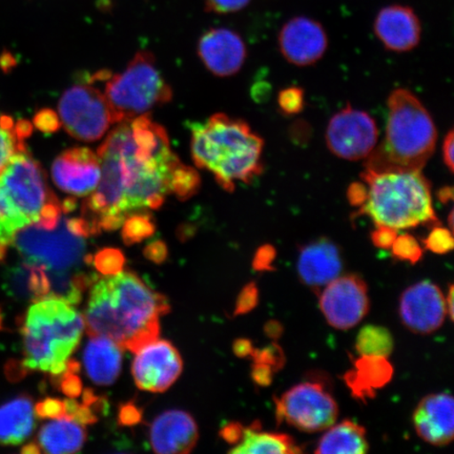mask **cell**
Wrapping results in <instances>:
<instances>
[{
	"instance_id": "52a82bcc",
	"label": "cell",
	"mask_w": 454,
	"mask_h": 454,
	"mask_svg": "<svg viewBox=\"0 0 454 454\" xmlns=\"http://www.w3.org/2000/svg\"><path fill=\"white\" fill-rule=\"evenodd\" d=\"M361 179L367 184V199L354 217L368 215L378 225L395 230L436 225L431 184L419 172L373 173L364 170Z\"/></svg>"
},
{
	"instance_id": "484cf974",
	"label": "cell",
	"mask_w": 454,
	"mask_h": 454,
	"mask_svg": "<svg viewBox=\"0 0 454 454\" xmlns=\"http://www.w3.org/2000/svg\"><path fill=\"white\" fill-rule=\"evenodd\" d=\"M85 438L87 434L82 425L64 416L43 426L37 436V446L41 451L48 453H75L82 450Z\"/></svg>"
},
{
	"instance_id": "f5cc1de1",
	"label": "cell",
	"mask_w": 454,
	"mask_h": 454,
	"mask_svg": "<svg viewBox=\"0 0 454 454\" xmlns=\"http://www.w3.org/2000/svg\"><path fill=\"white\" fill-rule=\"evenodd\" d=\"M453 152H454V132L453 129H450V132L447 133L444 142H442V160H444L445 166L448 169L450 170V173H453L454 164H453Z\"/></svg>"
},
{
	"instance_id": "6f0895ef",
	"label": "cell",
	"mask_w": 454,
	"mask_h": 454,
	"mask_svg": "<svg viewBox=\"0 0 454 454\" xmlns=\"http://www.w3.org/2000/svg\"><path fill=\"white\" fill-rule=\"evenodd\" d=\"M453 286H450V291H448L446 300L447 315H450V320H453Z\"/></svg>"
},
{
	"instance_id": "7c38bea8",
	"label": "cell",
	"mask_w": 454,
	"mask_h": 454,
	"mask_svg": "<svg viewBox=\"0 0 454 454\" xmlns=\"http://www.w3.org/2000/svg\"><path fill=\"white\" fill-rule=\"evenodd\" d=\"M379 133L376 121L368 113L348 105L332 117L325 140L328 150L334 156L359 161L376 149Z\"/></svg>"
},
{
	"instance_id": "7a4b0ae2",
	"label": "cell",
	"mask_w": 454,
	"mask_h": 454,
	"mask_svg": "<svg viewBox=\"0 0 454 454\" xmlns=\"http://www.w3.org/2000/svg\"><path fill=\"white\" fill-rule=\"evenodd\" d=\"M169 311L168 301L153 292L132 271L96 280L84 325L89 336L106 337L136 354L158 340L159 319Z\"/></svg>"
},
{
	"instance_id": "f1b7e54d",
	"label": "cell",
	"mask_w": 454,
	"mask_h": 454,
	"mask_svg": "<svg viewBox=\"0 0 454 454\" xmlns=\"http://www.w3.org/2000/svg\"><path fill=\"white\" fill-rule=\"evenodd\" d=\"M296 441L286 434L264 433L258 422L246 427L239 444L230 450L235 454H294L302 452Z\"/></svg>"
},
{
	"instance_id": "8fae6325",
	"label": "cell",
	"mask_w": 454,
	"mask_h": 454,
	"mask_svg": "<svg viewBox=\"0 0 454 454\" xmlns=\"http://www.w3.org/2000/svg\"><path fill=\"white\" fill-rule=\"evenodd\" d=\"M61 126L72 137L92 142L104 137L114 122L105 94L89 83L74 84L59 105Z\"/></svg>"
},
{
	"instance_id": "7bdbcfd3",
	"label": "cell",
	"mask_w": 454,
	"mask_h": 454,
	"mask_svg": "<svg viewBox=\"0 0 454 454\" xmlns=\"http://www.w3.org/2000/svg\"><path fill=\"white\" fill-rule=\"evenodd\" d=\"M33 127H35L41 132L52 134L57 132L61 127L59 114L52 110L44 109L36 113L33 119Z\"/></svg>"
},
{
	"instance_id": "5b68a950",
	"label": "cell",
	"mask_w": 454,
	"mask_h": 454,
	"mask_svg": "<svg viewBox=\"0 0 454 454\" xmlns=\"http://www.w3.org/2000/svg\"><path fill=\"white\" fill-rule=\"evenodd\" d=\"M385 137L366 158L373 173L419 172L434 155L438 138L435 124L416 95L396 89L387 100Z\"/></svg>"
},
{
	"instance_id": "d6986e66",
	"label": "cell",
	"mask_w": 454,
	"mask_h": 454,
	"mask_svg": "<svg viewBox=\"0 0 454 454\" xmlns=\"http://www.w3.org/2000/svg\"><path fill=\"white\" fill-rule=\"evenodd\" d=\"M373 31L385 49L395 53L410 52L421 42L422 26L413 9L391 4L380 10Z\"/></svg>"
},
{
	"instance_id": "44dd1931",
	"label": "cell",
	"mask_w": 454,
	"mask_h": 454,
	"mask_svg": "<svg viewBox=\"0 0 454 454\" xmlns=\"http://www.w3.org/2000/svg\"><path fill=\"white\" fill-rule=\"evenodd\" d=\"M419 438L434 446H446L454 436V402L450 394L425 396L413 412Z\"/></svg>"
},
{
	"instance_id": "30bf717a",
	"label": "cell",
	"mask_w": 454,
	"mask_h": 454,
	"mask_svg": "<svg viewBox=\"0 0 454 454\" xmlns=\"http://www.w3.org/2000/svg\"><path fill=\"white\" fill-rule=\"evenodd\" d=\"M12 246L27 263L42 265L47 270H69L82 262L85 242L69 230L67 218H60L53 229L33 224L17 232Z\"/></svg>"
},
{
	"instance_id": "ba28073f",
	"label": "cell",
	"mask_w": 454,
	"mask_h": 454,
	"mask_svg": "<svg viewBox=\"0 0 454 454\" xmlns=\"http://www.w3.org/2000/svg\"><path fill=\"white\" fill-rule=\"evenodd\" d=\"M105 96L114 122L121 123L147 115L156 106L168 104L173 92L157 69L154 56L141 51L126 70L109 77Z\"/></svg>"
},
{
	"instance_id": "11a10c76",
	"label": "cell",
	"mask_w": 454,
	"mask_h": 454,
	"mask_svg": "<svg viewBox=\"0 0 454 454\" xmlns=\"http://www.w3.org/2000/svg\"><path fill=\"white\" fill-rule=\"evenodd\" d=\"M264 333L266 337L272 340H278L282 337L284 327L278 320H270L265 323Z\"/></svg>"
},
{
	"instance_id": "c3c4849f",
	"label": "cell",
	"mask_w": 454,
	"mask_h": 454,
	"mask_svg": "<svg viewBox=\"0 0 454 454\" xmlns=\"http://www.w3.org/2000/svg\"><path fill=\"white\" fill-rule=\"evenodd\" d=\"M145 257L152 262L161 264L168 259V251L167 244L161 240L153 241L145 248Z\"/></svg>"
},
{
	"instance_id": "83f0119b",
	"label": "cell",
	"mask_w": 454,
	"mask_h": 454,
	"mask_svg": "<svg viewBox=\"0 0 454 454\" xmlns=\"http://www.w3.org/2000/svg\"><path fill=\"white\" fill-rule=\"evenodd\" d=\"M7 286L12 296L33 302L50 296L51 283L42 265L25 262L10 269Z\"/></svg>"
},
{
	"instance_id": "f6af8a7d",
	"label": "cell",
	"mask_w": 454,
	"mask_h": 454,
	"mask_svg": "<svg viewBox=\"0 0 454 454\" xmlns=\"http://www.w3.org/2000/svg\"><path fill=\"white\" fill-rule=\"evenodd\" d=\"M277 257L276 248L270 244L260 247L253 259V268L257 271L274 270V262Z\"/></svg>"
},
{
	"instance_id": "6da1fadb",
	"label": "cell",
	"mask_w": 454,
	"mask_h": 454,
	"mask_svg": "<svg viewBox=\"0 0 454 454\" xmlns=\"http://www.w3.org/2000/svg\"><path fill=\"white\" fill-rule=\"evenodd\" d=\"M101 177L85 199L82 217L96 235L119 229L129 215L160 208L180 160L167 130L149 114L119 123L99 146Z\"/></svg>"
},
{
	"instance_id": "7402d4cb",
	"label": "cell",
	"mask_w": 454,
	"mask_h": 454,
	"mask_svg": "<svg viewBox=\"0 0 454 454\" xmlns=\"http://www.w3.org/2000/svg\"><path fill=\"white\" fill-rule=\"evenodd\" d=\"M198 438L195 419L184 411L164 412L151 426V444L156 453H189L194 450Z\"/></svg>"
},
{
	"instance_id": "db71d44e",
	"label": "cell",
	"mask_w": 454,
	"mask_h": 454,
	"mask_svg": "<svg viewBox=\"0 0 454 454\" xmlns=\"http://www.w3.org/2000/svg\"><path fill=\"white\" fill-rule=\"evenodd\" d=\"M234 353L237 356L247 357L251 356L254 351V346L251 340L247 339H238L232 346Z\"/></svg>"
},
{
	"instance_id": "e575fe53",
	"label": "cell",
	"mask_w": 454,
	"mask_h": 454,
	"mask_svg": "<svg viewBox=\"0 0 454 454\" xmlns=\"http://www.w3.org/2000/svg\"><path fill=\"white\" fill-rule=\"evenodd\" d=\"M96 270L102 275L114 276L119 274L123 270L126 258L121 251L116 248L101 249L92 258Z\"/></svg>"
},
{
	"instance_id": "f546056e",
	"label": "cell",
	"mask_w": 454,
	"mask_h": 454,
	"mask_svg": "<svg viewBox=\"0 0 454 454\" xmlns=\"http://www.w3.org/2000/svg\"><path fill=\"white\" fill-rule=\"evenodd\" d=\"M33 124L20 119L0 116V173L21 151L27 149L26 140L33 132Z\"/></svg>"
},
{
	"instance_id": "1f68e13d",
	"label": "cell",
	"mask_w": 454,
	"mask_h": 454,
	"mask_svg": "<svg viewBox=\"0 0 454 454\" xmlns=\"http://www.w3.org/2000/svg\"><path fill=\"white\" fill-rule=\"evenodd\" d=\"M155 223L147 212H140L129 215L124 220L122 239L127 246L139 243L155 232Z\"/></svg>"
},
{
	"instance_id": "9a60e30c",
	"label": "cell",
	"mask_w": 454,
	"mask_h": 454,
	"mask_svg": "<svg viewBox=\"0 0 454 454\" xmlns=\"http://www.w3.org/2000/svg\"><path fill=\"white\" fill-rule=\"evenodd\" d=\"M399 314L403 325L414 333L429 334L438 331L447 317L444 294L433 282L414 284L402 294Z\"/></svg>"
},
{
	"instance_id": "ab89813d",
	"label": "cell",
	"mask_w": 454,
	"mask_h": 454,
	"mask_svg": "<svg viewBox=\"0 0 454 454\" xmlns=\"http://www.w3.org/2000/svg\"><path fill=\"white\" fill-rule=\"evenodd\" d=\"M53 383L59 386L62 393L67 396L75 399L82 395V383L79 379L77 373L66 371L59 374V376H53Z\"/></svg>"
},
{
	"instance_id": "680465c9",
	"label": "cell",
	"mask_w": 454,
	"mask_h": 454,
	"mask_svg": "<svg viewBox=\"0 0 454 454\" xmlns=\"http://www.w3.org/2000/svg\"><path fill=\"white\" fill-rule=\"evenodd\" d=\"M22 453H27V454H34V453H41V450H39V447L35 442H31V444H28L22 448L21 450Z\"/></svg>"
},
{
	"instance_id": "b9f144b4",
	"label": "cell",
	"mask_w": 454,
	"mask_h": 454,
	"mask_svg": "<svg viewBox=\"0 0 454 454\" xmlns=\"http://www.w3.org/2000/svg\"><path fill=\"white\" fill-rule=\"evenodd\" d=\"M252 0H204L208 12L215 14H231L246 9Z\"/></svg>"
},
{
	"instance_id": "836d02e7",
	"label": "cell",
	"mask_w": 454,
	"mask_h": 454,
	"mask_svg": "<svg viewBox=\"0 0 454 454\" xmlns=\"http://www.w3.org/2000/svg\"><path fill=\"white\" fill-rule=\"evenodd\" d=\"M390 248L394 257L399 261L416 264L423 258L421 244L410 234L397 236Z\"/></svg>"
},
{
	"instance_id": "f907efd6",
	"label": "cell",
	"mask_w": 454,
	"mask_h": 454,
	"mask_svg": "<svg viewBox=\"0 0 454 454\" xmlns=\"http://www.w3.org/2000/svg\"><path fill=\"white\" fill-rule=\"evenodd\" d=\"M246 427L240 423L231 422L220 431V436L231 445H237L242 441Z\"/></svg>"
},
{
	"instance_id": "91938a15",
	"label": "cell",
	"mask_w": 454,
	"mask_h": 454,
	"mask_svg": "<svg viewBox=\"0 0 454 454\" xmlns=\"http://www.w3.org/2000/svg\"><path fill=\"white\" fill-rule=\"evenodd\" d=\"M448 223H450V230L453 231V211L448 215Z\"/></svg>"
},
{
	"instance_id": "7dc6e473",
	"label": "cell",
	"mask_w": 454,
	"mask_h": 454,
	"mask_svg": "<svg viewBox=\"0 0 454 454\" xmlns=\"http://www.w3.org/2000/svg\"><path fill=\"white\" fill-rule=\"evenodd\" d=\"M142 411L134 403L129 402L119 407L118 423L121 426H134L142 421Z\"/></svg>"
},
{
	"instance_id": "2e32d148",
	"label": "cell",
	"mask_w": 454,
	"mask_h": 454,
	"mask_svg": "<svg viewBox=\"0 0 454 454\" xmlns=\"http://www.w3.org/2000/svg\"><path fill=\"white\" fill-rule=\"evenodd\" d=\"M279 50L289 64L297 67L315 65L325 55L328 37L325 27L316 20L297 16L281 27L278 36Z\"/></svg>"
},
{
	"instance_id": "8d00e7d4",
	"label": "cell",
	"mask_w": 454,
	"mask_h": 454,
	"mask_svg": "<svg viewBox=\"0 0 454 454\" xmlns=\"http://www.w3.org/2000/svg\"><path fill=\"white\" fill-rule=\"evenodd\" d=\"M278 106L286 115H297L304 110V90L299 87L283 89L278 95Z\"/></svg>"
},
{
	"instance_id": "bcb514c9",
	"label": "cell",
	"mask_w": 454,
	"mask_h": 454,
	"mask_svg": "<svg viewBox=\"0 0 454 454\" xmlns=\"http://www.w3.org/2000/svg\"><path fill=\"white\" fill-rule=\"evenodd\" d=\"M396 237V230L385 225H378L371 236L373 246L381 249H389L393 247Z\"/></svg>"
},
{
	"instance_id": "60d3db41",
	"label": "cell",
	"mask_w": 454,
	"mask_h": 454,
	"mask_svg": "<svg viewBox=\"0 0 454 454\" xmlns=\"http://www.w3.org/2000/svg\"><path fill=\"white\" fill-rule=\"evenodd\" d=\"M64 402L66 416L71 418L74 421L82 425L94 424L98 421L96 413L90 411L88 406L78 404V403L74 400H67Z\"/></svg>"
},
{
	"instance_id": "5bb4252c",
	"label": "cell",
	"mask_w": 454,
	"mask_h": 454,
	"mask_svg": "<svg viewBox=\"0 0 454 454\" xmlns=\"http://www.w3.org/2000/svg\"><path fill=\"white\" fill-rule=\"evenodd\" d=\"M136 354L132 372L136 385L142 390L163 393L183 372V359L168 340H156Z\"/></svg>"
},
{
	"instance_id": "d6a6232c",
	"label": "cell",
	"mask_w": 454,
	"mask_h": 454,
	"mask_svg": "<svg viewBox=\"0 0 454 454\" xmlns=\"http://www.w3.org/2000/svg\"><path fill=\"white\" fill-rule=\"evenodd\" d=\"M200 185L201 180L196 170L180 162L170 181V194H175L180 200H186L196 194Z\"/></svg>"
},
{
	"instance_id": "4dcf8cb0",
	"label": "cell",
	"mask_w": 454,
	"mask_h": 454,
	"mask_svg": "<svg viewBox=\"0 0 454 454\" xmlns=\"http://www.w3.org/2000/svg\"><path fill=\"white\" fill-rule=\"evenodd\" d=\"M394 338L387 328L366 325L357 333L356 350L361 356L387 357L394 350Z\"/></svg>"
},
{
	"instance_id": "f35d334b",
	"label": "cell",
	"mask_w": 454,
	"mask_h": 454,
	"mask_svg": "<svg viewBox=\"0 0 454 454\" xmlns=\"http://www.w3.org/2000/svg\"><path fill=\"white\" fill-rule=\"evenodd\" d=\"M259 303V289L255 283L251 282L247 284L242 288L239 296L237 298L236 308L234 310L235 316H241L248 314L255 309Z\"/></svg>"
},
{
	"instance_id": "9f6ffc18",
	"label": "cell",
	"mask_w": 454,
	"mask_h": 454,
	"mask_svg": "<svg viewBox=\"0 0 454 454\" xmlns=\"http://www.w3.org/2000/svg\"><path fill=\"white\" fill-rule=\"evenodd\" d=\"M439 201L442 204H446L453 200V187L452 186H444L439 190L438 194Z\"/></svg>"
},
{
	"instance_id": "d4e9b609",
	"label": "cell",
	"mask_w": 454,
	"mask_h": 454,
	"mask_svg": "<svg viewBox=\"0 0 454 454\" xmlns=\"http://www.w3.org/2000/svg\"><path fill=\"white\" fill-rule=\"evenodd\" d=\"M30 396L20 395L0 406V444L16 446L24 442L35 427Z\"/></svg>"
},
{
	"instance_id": "74e56055",
	"label": "cell",
	"mask_w": 454,
	"mask_h": 454,
	"mask_svg": "<svg viewBox=\"0 0 454 454\" xmlns=\"http://www.w3.org/2000/svg\"><path fill=\"white\" fill-rule=\"evenodd\" d=\"M254 362L263 363L275 372L280 371L286 365V357L280 345L271 343L262 349H254L251 356Z\"/></svg>"
},
{
	"instance_id": "3957f363",
	"label": "cell",
	"mask_w": 454,
	"mask_h": 454,
	"mask_svg": "<svg viewBox=\"0 0 454 454\" xmlns=\"http://www.w3.org/2000/svg\"><path fill=\"white\" fill-rule=\"evenodd\" d=\"M192 156L226 192L236 183L252 184L263 173L264 140L241 119L218 113L203 123L192 124Z\"/></svg>"
},
{
	"instance_id": "e0dca14e",
	"label": "cell",
	"mask_w": 454,
	"mask_h": 454,
	"mask_svg": "<svg viewBox=\"0 0 454 454\" xmlns=\"http://www.w3.org/2000/svg\"><path fill=\"white\" fill-rule=\"evenodd\" d=\"M100 177V158L88 147L65 151L52 164L54 184L72 196H89L98 187Z\"/></svg>"
},
{
	"instance_id": "8992f818",
	"label": "cell",
	"mask_w": 454,
	"mask_h": 454,
	"mask_svg": "<svg viewBox=\"0 0 454 454\" xmlns=\"http://www.w3.org/2000/svg\"><path fill=\"white\" fill-rule=\"evenodd\" d=\"M83 317L64 299L48 296L28 309L21 326L25 371L59 376L81 342Z\"/></svg>"
},
{
	"instance_id": "d590c367",
	"label": "cell",
	"mask_w": 454,
	"mask_h": 454,
	"mask_svg": "<svg viewBox=\"0 0 454 454\" xmlns=\"http://www.w3.org/2000/svg\"><path fill=\"white\" fill-rule=\"evenodd\" d=\"M424 247L431 253L445 254L453 249L452 231L445 227L435 225L423 239Z\"/></svg>"
},
{
	"instance_id": "603a6c76",
	"label": "cell",
	"mask_w": 454,
	"mask_h": 454,
	"mask_svg": "<svg viewBox=\"0 0 454 454\" xmlns=\"http://www.w3.org/2000/svg\"><path fill=\"white\" fill-rule=\"evenodd\" d=\"M394 376V367L387 357L361 356L354 367L345 373L344 381L356 400L367 403L377 391L385 387Z\"/></svg>"
},
{
	"instance_id": "4316f807",
	"label": "cell",
	"mask_w": 454,
	"mask_h": 454,
	"mask_svg": "<svg viewBox=\"0 0 454 454\" xmlns=\"http://www.w3.org/2000/svg\"><path fill=\"white\" fill-rule=\"evenodd\" d=\"M328 429L317 442L316 453L365 454L369 451L366 430L363 426L346 419Z\"/></svg>"
},
{
	"instance_id": "816d5d0a",
	"label": "cell",
	"mask_w": 454,
	"mask_h": 454,
	"mask_svg": "<svg viewBox=\"0 0 454 454\" xmlns=\"http://www.w3.org/2000/svg\"><path fill=\"white\" fill-rule=\"evenodd\" d=\"M368 190L365 184L355 183L348 190V199L351 206L360 207L365 203Z\"/></svg>"
},
{
	"instance_id": "ffe728a7",
	"label": "cell",
	"mask_w": 454,
	"mask_h": 454,
	"mask_svg": "<svg viewBox=\"0 0 454 454\" xmlns=\"http://www.w3.org/2000/svg\"><path fill=\"white\" fill-rule=\"evenodd\" d=\"M343 265L340 247L328 238L322 237L300 248L297 272L306 286L320 291L340 275Z\"/></svg>"
},
{
	"instance_id": "681fc988",
	"label": "cell",
	"mask_w": 454,
	"mask_h": 454,
	"mask_svg": "<svg viewBox=\"0 0 454 454\" xmlns=\"http://www.w3.org/2000/svg\"><path fill=\"white\" fill-rule=\"evenodd\" d=\"M274 369L270 366L254 362L252 368L253 381L261 387H268L274 379Z\"/></svg>"
},
{
	"instance_id": "cb8c5ba5",
	"label": "cell",
	"mask_w": 454,
	"mask_h": 454,
	"mask_svg": "<svg viewBox=\"0 0 454 454\" xmlns=\"http://www.w3.org/2000/svg\"><path fill=\"white\" fill-rule=\"evenodd\" d=\"M88 376L95 384L111 385L121 373L122 348L113 340L92 336L83 356Z\"/></svg>"
},
{
	"instance_id": "ee69618b",
	"label": "cell",
	"mask_w": 454,
	"mask_h": 454,
	"mask_svg": "<svg viewBox=\"0 0 454 454\" xmlns=\"http://www.w3.org/2000/svg\"><path fill=\"white\" fill-rule=\"evenodd\" d=\"M38 418L41 419H59L66 416L65 402L53 397H47V399L37 403L34 408Z\"/></svg>"
},
{
	"instance_id": "9c48e42d",
	"label": "cell",
	"mask_w": 454,
	"mask_h": 454,
	"mask_svg": "<svg viewBox=\"0 0 454 454\" xmlns=\"http://www.w3.org/2000/svg\"><path fill=\"white\" fill-rule=\"evenodd\" d=\"M275 403L277 423L286 422L304 433L328 429L339 416L337 402L320 376L294 385Z\"/></svg>"
},
{
	"instance_id": "ac0fdd59",
	"label": "cell",
	"mask_w": 454,
	"mask_h": 454,
	"mask_svg": "<svg viewBox=\"0 0 454 454\" xmlns=\"http://www.w3.org/2000/svg\"><path fill=\"white\" fill-rule=\"evenodd\" d=\"M198 54L215 76L230 77L241 70L247 60V49L237 32L226 27H214L201 36Z\"/></svg>"
},
{
	"instance_id": "4fadbf2b",
	"label": "cell",
	"mask_w": 454,
	"mask_h": 454,
	"mask_svg": "<svg viewBox=\"0 0 454 454\" xmlns=\"http://www.w3.org/2000/svg\"><path fill=\"white\" fill-rule=\"evenodd\" d=\"M320 309L328 325L348 331L364 319L369 311L367 284L360 276H339L320 294Z\"/></svg>"
},
{
	"instance_id": "277c9868",
	"label": "cell",
	"mask_w": 454,
	"mask_h": 454,
	"mask_svg": "<svg viewBox=\"0 0 454 454\" xmlns=\"http://www.w3.org/2000/svg\"><path fill=\"white\" fill-rule=\"evenodd\" d=\"M62 215L44 170L27 150L21 151L0 173V261L17 232L33 224L53 229Z\"/></svg>"
}]
</instances>
